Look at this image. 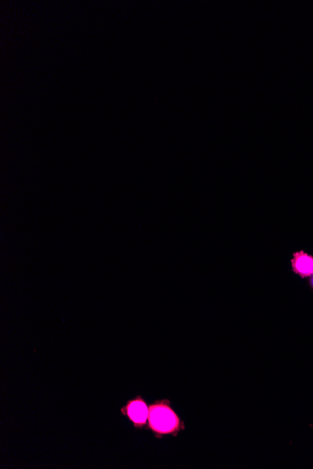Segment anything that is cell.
Here are the masks:
<instances>
[{
	"label": "cell",
	"mask_w": 313,
	"mask_h": 469,
	"mask_svg": "<svg viewBox=\"0 0 313 469\" xmlns=\"http://www.w3.org/2000/svg\"><path fill=\"white\" fill-rule=\"evenodd\" d=\"M149 413L147 428L156 439L167 436L178 437L186 428L184 420L173 410L169 399L156 400L149 405Z\"/></svg>",
	"instance_id": "obj_1"
},
{
	"label": "cell",
	"mask_w": 313,
	"mask_h": 469,
	"mask_svg": "<svg viewBox=\"0 0 313 469\" xmlns=\"http://www.w3.org/2000/svg\"><path fill=\"white\" fill-rule=\"evenodd\" d=\"M122 415L127 417L137 430H143L147 426L149 408L143 396H138L129 400L121 408Z\"/></svg>",
	"instance_id": "obj_2"
},
{
	"label": "cell",
	"mask_w": 313,
	"mask_h": 469,
	"mask_svg": "<svg viewBox=\"0 0 313 469\" xmlns=\"http://www.w3.org/2000/svg\"><path fill=\"white\" fill-rule=\"evenodd\" d=\"M291 268L293 273L301 279H309L313 274V255L304 250L293 253Z\"/></svg>",
	"instance_id": "obj_3"
},
{
	"label": "cell",
	"mask_w": 313,
	"mask_h": 469,
	"mask_svg": "<svg viewBox=\"0 0 313 469\" xmlns=\"http://www.w3.org/2000/svg\"><path fill=\"white\" fill-rule=\"evenodd\" d=\"M309 285L311 290L313 291V274L311 277H309Z\"/></svg>",
	"instance_id": "obj_4"
}]
</instances>
